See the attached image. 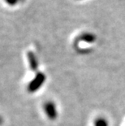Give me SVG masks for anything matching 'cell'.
<instances>
[{"label":"cell","instance_id":"6da1fadb","mask_svg":"<svg viewBox=\"0 0 125 126\" xmlns=\"http://www.w3.org/2000/svg\"><path fill=\"white\" fill-rule=\"evenodd\" d=\"M46 80V77H45L44 74L39 72L36 75L35 78H34L33 81L30 82V84L28 85V90L29 92H34L37 90L42 86V85L43 84V82Z\"/></svg>","mask_w":125,"mask_h":126},{"label":"cell","instance_id":"7a4b0ae2","mask_svg":"<svg viewBox=\"0 0 125 126\" xmlns=\"http://www.w3.org/2000/svg\"><path fill=\"white\" fill-rule=\"evenodd\" d=\"M45 111L46 112L47 116L50 119L55 120L57 117V112L56 110H55V104L51 102H49V103H46L45 104Z\"/></svg>","mask_w":125,"mask_h":126},{"label":"cell","instance_id":"3957f363","mask_svg":"<svg viewBox=\"0 0 125 126\" xmlns=\"http://www.w3.org/2000/svg\"><path fill=\"white\" fill-rule=\"evenodd\" d=\"M95 40H96V37L90 33H84L76 38V41H83L85 42H89V43H92V42H95Z\"/></svg>","mask_w":125,"mask_h":126},{"label":"cell","instance_id":"277c9868","mask_svg":"<svg viewBox=\"0 0 125 126\" xmlns=\"http://www.w3.org/2000/svg\"><path fill=\"white\" fill-rule=\"evenodd\" d=\"M28 60L29 62V65H30L31 68L33 69V71L37 70V68H38V61H37L35 55L33 52H28Z\"/></svg>","mask_w":125,"mask_h":126},{"label":"cell","instance_id":"5b68a950","mask_svg":"<svg viewBox=\"0 0 125 126\" xmlns=\"http://www.w3.org/2000/svg\"><path fill=\"white\" fill-rule=\"evenodd\" d=\"M95 126H108V125L106 120L102 119V118H99L95 121Z\"/></svg>","mask_w":125,"mask_h":126},{"label":"cell","instance_id":"8992f818","mask_svg":"<svg viewBox=\"0 0 125 126\" xmlns=\"http://www.w3.org/2000/svg\"><path fill=\"white\" fill-rule=\"evenodd\" d=\"M4 1L6 2L7 4L10 5V6H15V5H16L18 2H22L24 0H4Z\"/></svg>","mask_w":125,"mask_h":126}]
</instances>
